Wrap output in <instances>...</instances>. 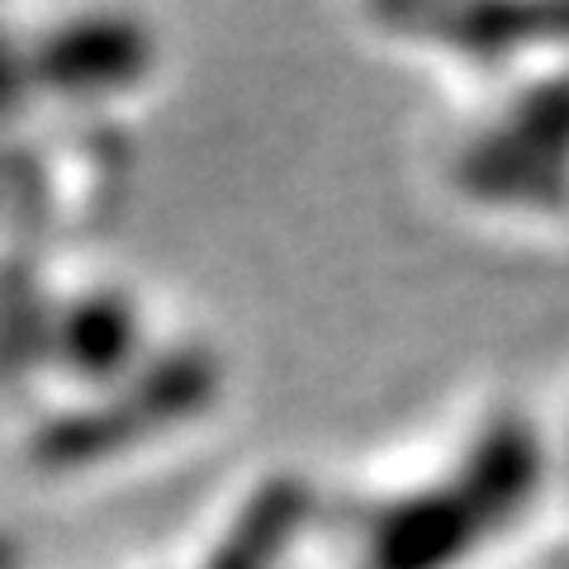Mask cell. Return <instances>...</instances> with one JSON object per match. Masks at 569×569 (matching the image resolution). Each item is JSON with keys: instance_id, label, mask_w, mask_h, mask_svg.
<instances>
[{"instance_id": "cell-7", "label": "cell", "mask_w": 569, "mask_h": 569, "mask_svg": "<svg viewBox=\"0 0 569 569\" xmlns=\"http://www.w3.org/2000/svg\"><path fill=\"white\" fill-rule=\"evenodd\" d=\"M313 512V489L299 475H271L247 493L233 522L209 550L204 569H280Z\"/></svg>"}, {"instance_id": "cell-1", "label": "cell", "mask_w": 569, "mask_h": 569, "mask_svg": "<svg viewBox=\"0 0 569 569\" xmlns=\"http://www.w3.org/2000/svg\"><path fill=\"white\" fill-rule=\"evenodd\" d=\"M550 489V427L518 403H493L437 475L370 508L356 569H466L489 546L508 541Z\"/></svg>"}, {"instance_id": "cell-4", "label": "cell", "mask_w": 569, "mask_h": 569, "mask_svg": "<svg viewBox=\"0 0 569 569\" xmlns=\"http://www.w3.org/2000/svg\"><path fill=\"white\" fill-rule=\"evenodd\" d=\"M385 43L503 81L569 52V0H356Z\"/></svg>"}, {"instance_id": "cell-6", "label": "cell", "mask_w": 569, "mask_h": 569, "mask_svg": "<svg viewBox=\"0 0 569 569\" xmlns=\"http://www.w3.org/2000/svg\"><path fill=\"white\" fill-rule=\"evenodd\" d=\"M148 342V313L129 284L96 280L62 290L48 323V376H62L81 395H100L152 361L157 347Z\"/></svg>"}, {"instance_id": "cell-8", "label": "cell", "mask_w": 569, "mask_h": 569, "mask_svg": "<svg viewBox=\"0 0 569 569\" xmlns=\"http://www.w3.org/2000/svg\"><path fill=\"white\" fill-rule=\"evenodd\" d=\"M52 290L33 276V266H0V385H29V376L48 370V323Z\"/></svg>"}, {"instance_id": "cell-10", "label": "cell", "mask_w": 569, "mask_h": 569, "mask_svg": "<svg viewBox=\"0 0 569 569\" xmlns=\"http://www.w3.org/2000/svg\"><path fill=\"white\" fill-rule=\"evenodd\" d=\"M0 569H20V546L6 531H0Z\"/></svg>"}, {"instance_id": "cell-9", "label": "cell", "mask_w": 569, "mask_h": 569, "mask_svg": "<svg viewBox=\"0 0 569 569\" xmlns=\"http://www.w3.org/2000/svg\"><path fill=\"white\" fill-rule=\"evenodd\" d=\"M550 441H556V489H565V498H569V413H565L560 432H550Z\"/></svg>"}, {"instance_id": "cell-11", "label": "cell", "mask_w": 569, "mask_h": 569, "mask_svg": "<svg viewBox=\"0 0 569 569\" xmlns=\"http://www.w3.org/2000/svg\"><path fill=\"white\" fill-rule=\"evenodd\" d=\"M565 569H569V565H565Z\"/></svg>"}, {"instance_id": "cell-5", "label": "cell", "mask_w": 569, "mask_h": 569, "mask_svg": "<svg viewBox=\"0 0 569 569\" xmlns=\"http://www.w3.org/2000/svg\"><path fill=\"white\" fill-rule=\"evenodd\" d=\"M24 62L33 91L43 96L110 100L148 81V71L157 67V39L138 14L81 10L43 33H33Z\"/></svg>"}, {"instance_id": "cell-2", "label": "cell", "mask_w": 569, "mask_h": 569, "mask_svg": "<svg viewBox=\"0 0 569 569\" xmlns=\"http://www.w3.org/2000/svg\"><path fill=\"white\" fill-rule=\"evenodd\" d=\"M451 186L489 213L550 219L569 209V52L518 77L456 142Z\"/></svg>"}, {"instance_id": "cell-3", "label": "cell", "mask_w": 569, "mask_h": 569, "mask_svg": "<svg viewBox=\"0 0 569 569\" xmlns=\"http://www.w3.org/2000/svg\"><path fill=\"white\" fill-rule=\"evenodd\" d=\"M223 395L219 356L200 342L157 347L152 361L133 370L123 385L52 413L33 427L29 460L48 475H81L110 466L123 451L148 447L157 437H171L181 427L200 422Z\"/></svg>"}]
</instances>
